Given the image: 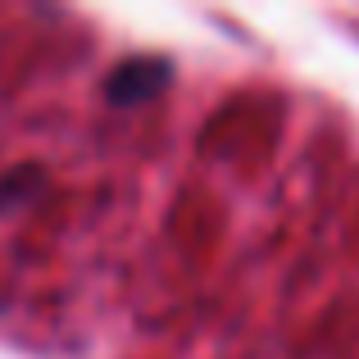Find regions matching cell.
I'll return each mask as SVG.
<instances>
[{"mask_svg": "<svg viewBox=\"0 0 359 359\" xmlns=\"http://www.w3.org/2000/svg\"><path fill=\"white\" fill-rule=\"evenodd\" d=\"M173 82V64L159 60V55H137V60H123L105 82L109 105H146L159 91Z\"/></svg>", "mask_w": 359, "mask_h": 359, "instance_id": "1", "label": "cell"}]
</instances>
